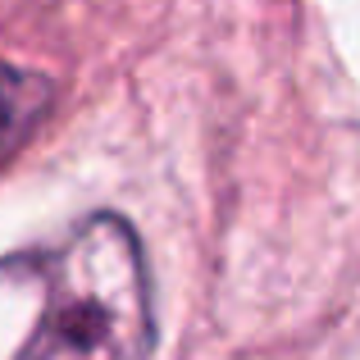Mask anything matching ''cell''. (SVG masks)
<instances>
[{
    "label": "cell",
    "mask_w": 360,
    "mask_h": 360,
    "mask_svg": "<svg viewBox=\"0 0 360 360\" xmlns=\"http://www.w3.org/2000/svg\"><path fill=\"white\" fill-rule=\"evenodd\" d=\"M55 82L23 64H0V165L37 132V123L51 115Z\"/></svg>",
    "instance_id": "obj_2"
},
{
    "label": "cell",
    "mask_w": 360,
    "mask_h": 360,
    "mask_svg": "<svg viewBox=\"0 0 360 360\" xmlns=\"http://www.w3.org/2000/svg\"><path fill=\"white\" fill-rule=\"evenodd\" d=\"M155 347L146 260L119 214H91L41 264V315L23 356H146Z\"/></svg>",
    "instance_id": "obj_1"
}]
</instances>
